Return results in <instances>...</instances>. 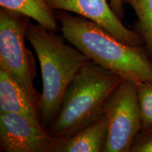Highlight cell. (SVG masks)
I'll return each instance as SVG.
<instances>
[{
    "instance_id": "obj_1",
    "label": "cell",
    "mask_w": 152,
    "mask_h": 152,
    "mask_svg": "<svg viewBox=\"0 0 152 152\" xmlns=\"http://www.w3.org/2000/svg\"><path fill=\"white\" fill-rule=\"evenodd\" d=\"M56 18L66 40L101 67L134 83L152 82V61L144 47L123 43L80 16L60 11Z\"/></svg>"
},
{
    "instance_id": "obj_2",
    "label": "cell",
    "mask_w": 152,
    "mask_h": 152,
    "mask_svg": "<svg viewBox=\"0 0 152 152\" xmlns=\"http://www.w3.org/2000/svg\"><path fill=\"white\" fill-rule=\"evenodd\" d=\"M26 39L39 61L42 79L41 121L47 129L58 115L69 83L90 60L76 47L66 44L64 36L38 23H29Z\"/></svg>"
},
{
    "instance_id": "obj_3",
    "label": "cell",
    "mask_w": 152,
    "mask_h": 152,
    "mask_svg": "<svg viewBox=\"0 0 152 152\" xmlns=\"http://www.w3.org/2000/svg\"><path fill=\"white\" fill-rule=\"evenodd\" d=\"M122 80L90 60L66 88L58 115L47 129L49 134L54 139L68 138L90 125Z\"/></svg>"
},
{
    "instance_id": "obj_4",
    "label": "cell",
    "mask_w": 152,
    "mask_h": 152,
    "mask_svg": "<svg viewBox=\"0 0 152 152\" xmlns=\"http://www.w3.org/2000/svg\"><path fill=\"white\" fill-rule=\"evenodd\" d=\"M30 18L0 9V68L9 72L40 105L41 94L34 86L37 66L33 53L26 45Z\"/></svg>"
},
{
    "instance_id": "obj_5",
    "label": "cell",
    "mask_w": 152,
    "mask_h": 152,
    "mask_svg": "<svg viewBox=\"0 0 152 152\" xmlns=\"http://www.w3.org/2000/svg\"><path fill=\"white\" fill-rule=\"evenodd\" d=\"M103 112L109 125L103 152H130L141 130L136 83L123 79L106 101Z\"/></svg>"
},
{
    "instance_id": "obj_6",
    "label": "cell",
    "mask_w": 152,
    "mask_h": 152,
    "mask_svg": "<svg viewBox=\"0 0 152 152\" xmlns=\"http://www.w3.org/2000/svg\"><path fill=\"white\" fill-rule=\"evenodd\" d=\"M55 139L21 114L0 113V149L4 152H52Z\"/></svg>"
},
{
    "instance_id": "obj_7",
    "label": "cell",
    "mask_w": 152,
    "mask_h": 152,
    "mask_svg": "<svg viewBox=\"0 0 152 152\" xmlns=\"http://www.w3.org/2000/svg\"><path fill=\"white\" fill-rule=\"evenodd\" d=\"M54 10L73 13L97 24L120 41L134 47H144L135 30L129 29L118 18L107 0H46Z\"/></svg>"
},
{
    "instance_id": "obj_8",
    "label": "cell",
    "mask_w": 152,
    "mask_h": 152,
    "mask_svg": "<svg viewBox=\"0 0 152 152\" xmlns=\"http://www.w3.org/2000/svg\"><path fill=\"white\" fill-rule=\"evenodd\" d=\"M1 112L21 114L34 124L43 127L39 104L35 102L16 79L3 68H0Z\"/></svg>"
},
{
    "instance_id": "obj_9",
    "label": "cell",
    "mask_w": 152,
    "mask_h": 152,
    "mask_svg": "<svg viewBox=\"0 0 152 152\" xmlns=\"http://www.w3.org/2000/svg\"><path fill=\"white\" fill-rule=\"evenodd\" d=\"M108 120L102 112L93 122L73 136L55 139L52 152L103 151L108 135Z\"/></svg>"
},
{
    "instance_id": "obj_10",
    "label": "cell",
    "mask_w": 152,
    "mask_h": 152,
    "mask_svg": "<svg viewBox=\"0 0 152 152\" xmlns=\"http://www.w3.org/2000/svg\"><path fill=\"white\" fill-rule=\"evenodd\" d=\"M0 6L27 16L49 30L58 29L56 15L46 0H0Z\"/></svg>"
},
{
    "instance_id": "obj_11",
    "label": "cell",
    "mask_w": 152,
    "mask_h": 152,
    "mask_svg": "<svg viewBox=\"0 0 152 152\" xmlns=\"http://www.w3.org/2000/svg\"><path fill=\"white\" fill-rule=\"evenodd\" d=\"M125 3L132 7L137 17L135 31L152 61V0H125Z\"/></svg>"
},
{
    "instance_id": "obj_12",
    "label": "cell",
    "mask_w": 152,
    "mask_h": 152,
    "mask_svg": "<svg viewBox=\"0 0 152 152\" xmlns=\"http://www.w3.org/2000/svg\"><path fill=\"white\" fill-rule=\"evenodd\" d=\"M141 118L140 131L152 130V82L136 83Z\"/></svg>"
},
{
    "instance_id": "obj_13",
    "label": "cell",
    "mask_w": 152,
    "mask_h": 152,
    "mask_svg": "<svg viewBox=\"0 0 152 152\" xmlns=\"http://www.w3.org/2000/svg\"><path fill=\"white\" fill-rule=\"evenodd\" d=\"M130 152H152V130L140 131L133 140Z\"/></svg>"
},
{
    "instance_id": "obj_14",
    "label": "cell",
    "mask_w": 152,
    "mask_h": 152,
    "mask_svg": "<svg viewBox=\"0 0 152 152\" xmlns=\"http://www.w3.org/2000/svg\"><path fill=\"white\" fill-rule=\"evenodd\" d=\"M110 5L118 18L123 20L124 17V4L125 0H109Z\"/></svg>"
}]
</instances>
